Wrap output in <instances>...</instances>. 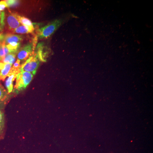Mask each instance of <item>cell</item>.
Wrapping results in <instances>:
<instances>
[{"mask_svg": "<svg viewBox=\"0 0 153 153\" xmlns=\"http://www.w3.org/2000/svg\"><path fill=\"white\" fill-rule=\"evenodd\" d=\"M33 75L30 72L23 71H21L17 75L16 78V84L14 86V92L17 94L25 90L30 84L33 79Z\"/></svg>", "mask_w": 153, "mask_h": 153, "instance_id": "cell-1", "label": "cell"}, {"mask_svg": "<svg viewBox=\"0 0 153 153\" xmlns=\"http://www.w3.org/2000/svg\"><path fill=\"white\" fill-rule=\"evenodd\" d=\"M62 23V20L57 19L40 28L38 30V37L41 39L49 38L60 27Z\"/></svg>", "mask_w": 153, "mask_h": 153, "instance_id": "cell-2", "label": "cell"}, {"mask_svg": "<svg viewBox=\"0 0 153 153\" xmlns=\"http://www.w3.org/2000/svg\"><path fill=\"white\" fill-rule=\"evenodd\" d=\"M39 63V59L34 52L32 56L21 65V69L23 71L30 72L33 75H35L38 70Z\"/></svg>", "mask_w": 153, "mask_h": 153, "instance_id": "cell-3", "label": "cell"}, {"mask_svg": "<svg viewBox=\"0 0 153 153\" xmlns=\"http://www.w3.org/2000/svg\"><path fill=\"white\" fill-rule=\"evenodd\" d=\"M21 71V68L19 69H15L12 67L10 73H9L8 77L6 79L5 81V87L7 89L8 93L10 94L13 91V83L15 79L16 78L18 74Z\"/></svg>", "mask_w": 153, "mask_h": 153, "instance_id": "cell-4", "label": "cell"}, {"mask_svg": "<svg viewBox=\"0 0 153 153\" xmlns=\"http://www.w3.org/2000/svg\"><path fill=\"white\" fill-rule=\"evenodd\" d=\"M34 46L32 44H28L22 47L20 50H18L17 58L18 60H26L32 56L34 53Z\"/></svg>", "mask_w": 153, "mask_h": 153, "instance_id": "cell-5", "label": "cell"}, {"mask_svg": "<svg viewBox=\"0 0 153 153\" xmlns=\"http://www.w3.org/2000/svg\"><path fill=\"white\" fill-rule=\"evenodd\" d=\"M6 22L8 30L12 32L21 25L18 19V14L14 13H10L7 15Z\"/></svg>", "mask_w": 153, "mask_h": 153, "instance_id": "cell-6", "label": "cell"}, {"mask_svg": "<svg viewBox=\"0 0 153 153\" xmlns=\"http://www.w3.org/2000/svg\"><path fill=\"white\" fill-rule=\"evenodd\" d=\"M10 95L7 90L0 83V109L3 110L9 101Z\"/></svg>", "mask_w": 153, "mask_h": 153, "instance_id": "cell-7", "label": "cell"}, {"mask_svg": "<svg viewBox=\"0 0 153 153\" xmlns=\"http://www.w3.org/2000/svg\"><path fill=\"white\" fill-rule=\"evenodd\" d=\"M22 40V37L21 36L12 34H7L4 35L3 42H4L6 45H7L13 42L20 43Z\"/></svg>", "mask_w": 153, "mask_h": 153, "instance_id": "cell-8", "label": "cell"}, {"mask_svg": "<svg viewBox=\"0 0 153 153\" xmlns=\"http://www.w3.org/2000/svg\"><path fill=\"white\" fill-rule=\"evenodd\" d=\"M35 30V28L27 26H20L16 29H15L13 32V33H16L18 34H28V33H33Z\"/></svg>", "mask_w": 153, "mask_h": 153, "instance_id": "cell-9", "label": "cell"}, {"mask_svg": "<svg viewBox=\"0 0 153 153\" xmlns=\"http://www.w3.org/2000/svg\"><path fill=\"white\" fill-rule=\"evenodd\" d=\"M18 51H14L9 53L4 57V59L2 60V62L5 64L13 65L16 61V56L17 53H18Z\"/></svg>", "mask_w": 153, "mask_h": 153, "instance_id": "cell-10", "label": "cell"}, {"mask_svg": "<svg viewBox=\"0 0 153 153\" xmlns=\"http://www.w3.org/2000/svg\"><path fill=\"white\" fill-rule=\"evenodd\" d=\"M12 66V65L10 64H5L3 69L0 70V80L4 81L6 77L8 76Z\"/></svg>", "mask_w": 153, "mask_h": 153, "instance_id": "cell-11", "label": "cell"}, {"mask_svg": "<svg viewBox=\"0 0 153 153\" xmlns=\"http://www.w3.org/2000/svg\"><path fill=\"white\" fill-rule=\"evenodd\" d=\"M5 127V119L3 110L0 109V139L3 137Z\"/></svg>", "mask_w": 153, "mask_h": 153, "instance_id": "cell-12", "label": "cell"}, {"mask_svg": "<svg viewBox=\"0 0 153 153\" xmlns=\"http://www.w3.org/2000/svg\"><path fill=\"white\" fill-rule=\"evenodd\" d=\"M11 52H11L7 48L6 44L4 42H0V61H1L6 55Z\"/></svg>", "mask_w": 153, "mask_h": 153, "instance_id": "cell-13", "label": "cell"}, {"mask_svg": "<svg viewBox=\"0 0 153 153\" xmlns=\"http://www.w3.org/2000/svg\"><path fill=\"white\" fill-rule=\"evenodd\" d=\"M18 19L20 23L22 24L23 26H27V27H33L34 26L33 23L30 20L25 17L21 16L18 15Z\"/></svg>", "mask_w": 153, "mask_h": 153, "instance_id": "cell-14", "label": "cell"}, {"mask_svg": "<svg viewBox=\"0 0 153 153\" xmlns=\"http://www.w3.org/2000/svg\"><path fill=\"white\" fill-rule=\"evenodd\" d=\"M6 46H7V48L11 52L18 51V49L20 47V43L13 42V43L6 45Z\"/></svg>", "mask_w": 153, "mask_h": 153, "instance_id": "cell-15", "label": "cell"}, {"mask_svg": "<svg viewBox=\"0 0 153 153\" xmlns=\"http://www.w3.org/2000/svg\"><path fill=\"white\" fill-rule=\"evenodd\" d=\"M5 2L7 4V7H13L18 5L19 1H14V0H7L5 1Z\"/></svg>", "mask_w": 153, "mask_h": 153, "instance_id": "cell-16", "label": "cell"}, {"mask_svg": "<svg viewBox=\"0 0 153 153\" xmlns=\"http://www.w3.org/2000/svg\"><path fill=\"white\" fill-rule=\"evenodd\" d=\"M7 7V4L5 1H0V12L4 10Z\"/></svg>", "mask_w": 153, "mask_h": 153, "instance_id": "cell-17", "label": "cell"}, {"mask_svg": "<svg viewBox=\"0 0 153 153\" xmlns=\"http://www.w3.org/2000/svg\"><path fill=\"white\" fill-rule=\"evenodd\" d=\"M20 63H21V61L19 60H17L12 67L13 68H15V69H19L21 68Z\"/></svg>", "mask_w": 153, "mask_h": 153, "instance_id": "cell-18", "label": "cell"}, {"mask_svg": "<svg viewBox=\"0 0 153 153\" xmlns=\"http://www.w3.org/2000/svg\"><path fill=\"white\" fill-rule=\"evenodd\" d=\"M2 14V12H0V21H1V17Z\"/></svg>", "mask_w": 153, "mask_h": 153, "instance_id": "cell-19", "label": "cell"}]
</instances>
